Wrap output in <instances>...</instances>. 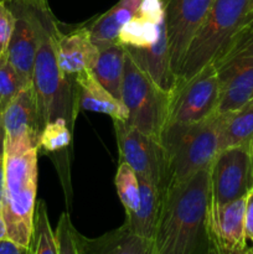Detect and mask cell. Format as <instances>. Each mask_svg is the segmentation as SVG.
Segmentation results:
<instances>
[{
  "instance_id": "6da1fadb",
  "label": "cell",
  "mask_w": 253,
  "mask_h": 254,
  "mask_svg": "<svg viewBox=\"0 0 253 254\" xmlns=\"http://www.w3.org/2000/svg\"><path fill=\"white\" fill-rule=\"evenodd\" d=\"M210 168L164 191L153 254H211Z\"/></svg>"
},
{
  "instance_id": "7a4b0ae2",
  "label": "cell",
  "mask_w": 253,
  "mask_h": 254,
  "mask_svg": "<svg viewBox=\"0 0 253 254\" xmlns=\"http://www.w3.org/2000/svg\"><path fill=\"white\" fill-rule=\"evenodd\" d=\"M59 31L50 11L40 14V42L32 73V88L36 97L41 126L64 119L73 129L78 107L76 84L60 68L56 55V34Z\"/></svg>"
},
{
  "instance_id": "3957f363",
  "label": "cell",
  "mask_w": 253,
  "mask_h": 254,
  "mask_svg": "<svg viewBox=\"0 0 253 254\" xmlns=\"http://www.w3.org/2000/svg\"><path fill=\"white\" fill-rule=\"evenodd\" d=\"M252 25L253 0H215L189 45L176 83L192 78L213 64Z\"/></svg>"
},
{
  "instance_id": "277c9868",
  "label": "cell",
  "mask_w": 253,
  "mask_h": 254,
  "mask_svg": "<svg viewBox=\"0 0 253 254\" xmlns=\"http://www.w3.org/2000/svg\"><path fill=\"white\" fill-rule=\"evenodd\" d=\"M37 150L34 144L5 149V185L1 212L7 238L30 247L37 190Z\"/></svg>"
},
{
  "instance_id": "5b68a950",
  "label": "cell",
  "mask_w": 253,
  "mask_h": 254,
  "mask_svg": "<svg viewBox=\"0 0 253 254\" xmlns=\"http://www.w3.org/2000/svg\"><path fill=\"white\" fill-rule=\"evenodd\" d=\"M223 118L225 114L217 113L200 123L164 129L161 144L166 156L168 186L184 183L200 170L210 168L220 153Z\"/></svg>"
},
{
  "instance_id": "8992f818",
  "label": "cell",
  "mask_w": 253,
  "mask_h": 254,
  "mask_svg": "<svg viewBox=\"0 0 253 254\" xmlns=\"http://www.w3.org/2000/svg\"><path fill=\"white\" fill-rule=\"evenodd\" d=\"M171 94L135 64L126 52L122 102L128 112L126 123L161 143L168 122Z\"/></svg>"
},
{
  "instance_id": "52a82bcc",
  "label": "cell",
  "mask_w": 253,
  "mask_h": 254,
  "mask_svg": "<svg viewBox=\"0 0 253 254\" xmlns=\"http://www.w3.org/2000/svg\"><path fill=\"white\" fill-rule=\"evenodd\" d=\"M212 64L220 81L218 114L237 111L253 99V25Z\"/></svg>"
},
{
  "instance_id": "ba28073f",
  "label": "cell",
  "mask_w": 253,
  "mask_h": 254,
  "mask_svg": "<svg viewBox=\"0 0 253 254\" xmlns=\"http://www.w3.org/2000/svg\"><path fill=\"white\" fill-rule=\"evenodd\" d=\"M220 81L212 64L192 78L176 83L171 92L166 127L200 123L217 114Z\"/></svg>"
},
{
  "instance_id": "9c48e42d",
  "label": "cell",
  "mask_w": 253,
  "mask_h": 254,
  "mask_svg": "<svg viewBox=\"0 0 253 254\" xmlns=\"http://www.w3.org/2000/svg\"><path fill=\"white\" fill-rule=\"evenodd\" d=\"M114 129L119 161L128 164L139 179L153 181L165 191L168 188V170L163 144L126 122L114 121Z\"/></svg>"
},
{
  "instance_id": "30bf717a",
  "label": "cell",
  "mask_w": 253,
  "mask_h": 254,
  "mask_svg": "<svg viewBox=\"0 0 253 254\" xmlns=\"http://www.w3.org/2000/svg\"><path fill=\"white\" fill-rule=\"evenodd\" d=\"M211 203L223 205L246 197L253 188L251 146L221 150L210 166Z\"/></svg>"
},
{
  "instance_id": "8fae6325",
  "label": "cell",
  "mask_w": 253,
  "mask_h": 254,
  "mask_svg": "<svg viewBox=\"0 0 253 254\" xmlns=\"http://www.w3.org/2000/svg\"><path fill=\"white\" fill-rule=\"evenodd\" d=\"M215 0H165V21L175 76L183 64L191 40L205 21Z\"/></svg>"
},
{
  "instance_id": "7c38bea8",
  "label": "cell",
  "mask_w": 253,
  "mask_h": 254,
  "mask_svg": "<svg viewBox=\"0 0 253 254\" xmlns=\"http://www.w3.org/2000/svg\"><path fill=\"white\" fill-rule=\"evenodd\" d=\"M9 6L15 15V26L6 50V57L25 83L30 84L39 50L41 11L21 5Z\"/></svg>"
},
{
  "instance_id": "4fadbf2b",
  "label": "cell",
  "mask_w": 253,
  "mask_h": 254,
  "mask_svg": "<svg viewBox=\"0 0 253 254\" xmlns=\"http://www.w3.org/2000/svg\"><path fill=\"white\" fill-rule=\"evenodd\" d=\"M5 145L31 141L39 148L42 126L32 84L24 87L6 107L2 116Z\"/></svg>"
},
{
  "instance_id": "5bb4252c",
  "label": "cell",
  "mask_w": 253,
  "mask_h": 254,
  "mask_svg": "<svg viewBox=\"0 0 253 254\" xmlns=\"http://www.w3.org/2000/svg\"><path fill=\"white\" fill-rule=\"evenodd\" d=\"M246 197L212 205L210 208V236L216 254H228L247 247L245 233Z\"/></svg>"
},
{
  "instance_id": "9a60e30c",
  "label": "cell",
  "mask_w": 253,
  "mask_h": 254,
  "mask_svg": "<svg viewBox=\"0 0 253 254\" xmlns=\"http://www.w3.org/2000/svg\"><path fill=\"white\" fill-rule=\"evenodd\" d=\"M56 55L60 68L64 74L76 76L96 64L99 49L93 44L88 26H79L68 34H56Z\"/></svg>"
},
{
  "instance_id": "2e32d148",
  "label": "cell",
  "mask_w": 253,
  "mask_h": 254,
  "mask_svg": "<svg viewBox=\"0 0 253 254\" xmlns=\"http://www.w3.org/2000/svg\"><path fill=\"white\" fill-rule=\"evenodd\" d=\"M77 107L82 111L107 114L114 121L126 122L128 112L123 102L107 91L92 69H84L74 76Z\"/></svg>"
},
{
  "instance_id": "e0dca14e",
  "label": "cell",
  "mask_w": 253,
  "mask_h": 254,
  "mask_svg": "<svg viewBox=\"0 0 253 254\" xmlns=\"http://www.w3.org/2000/svg\"><path fill=\"white\" fill-rule=\"evenodd\" d=\"M81 254H153V241L131 231L126 223L97 238H87L78 232Z\"/></svg>"
},
{
  "instance_id": "ac0fdd59",
  "label": "cell",
  "mask_w": 253,
  "mask_h": 254,
  "mask_svg": "<svg viewBox=\"0 0 253 254\" xmlns=\"http://www.w3.org/2000/svg\"><path fill=\"white\" fill-rule=\"evenodd\" d=\"M140 1L141 0H119L112 9L97 17L89 25L92 41L99 50L119 44L122 27L134 16Z\"/></svg>"
},
{
  "instance_id": "d6986e66",
  "label": "cell",
  "mask_w": 253,
  "mask_h": 254,
  "mask_svg": "<svg viewBox=\"0 0 253 254\" xmlns=\"http://www.w3.org/2000/svg\"><path fill=\"white\" fill-rule=\"evenodd\" d=\"M140 205L130 217H126V225L136 235L153 241L163 203L164 190L153 181L139 179Z\"/></svg>"
},
{
  "instance_id": "ffe728a7",
  "label": "cell",
  "mask_w": 253,
  "mask_h": 254,
  "mask_svg": "<svg viewBox=\"0 0 253 254\" xmlns=\"http://www.w3.org/2000/svg\"><path fill=\"white\" fill-rule=\"evenodd\" d=\"M126 55V49L121 44L104 47L99 50L98 59L92 68V72L99 83L119 101H122Z\"/></svg>"
},
{
  "instance_id": "44dd1931",
  "label": "cell",
  "mask_w": 253,
  "mask_h": 254,
  "mask_svg": "<svg viewBox=\"0 0 253 254\" xmlns=\"http://www.w3.org/2000/svg\"><path fill=\"white\" fill-rule=\"evenodd\" d=\"M253 99L231 113H225L220 138V151L233 146H252Z\"/></svg>"
},
{
  "instance_id": "7402d4cb",
  "label": "cell",
  "mask_w": 253,
  "mask_h": 254,
  "mask_svg": "<svg viewBox=\"0 0 253 254\" xmlns=\"http://www.w3.org/2000/svg\"><path fill=\"white\" fill-rule=\"evenodd\" d=\"M114 184L126 217H130L138 211L140 205V184L138 175L128 164L119 161Z\"/></svg>"
},
{
  "instance_id": "603a6c76",
  "label": "cell",
  "mask_w": 253,
  "mask_h": 254,
  "mask_svg": "<svg viewBox=\"0 0 253 254\" xmlns=\"http://www.w3.org/2000/svg\"><path fill=\"white\" fill-rule=\"evenodd\" d=\"M30 247L32 254H60L56 235L50 225L47 207L44 201H39L36 203L34 233Z\"/></svg>"
},
{
  "instance_id": "cb8c5ba5",
  "label": "cell",
  "mask_w": 253,
  "mask_h": 254,
  "mask_svg": "<svg viewBox=\"0 0 253 254\" xmlns=\"http://www.w3.org/2000/svg\"><path fill=\"white\" fill-rule=\"evenodd\" d=\"M26 86L29 84L25 83L24 79L15 71L7 60L6 54L0 57V122L2 121L4 112L10 102Z\"/></svg>"
},
{
  "instance_id": "d4e9b609",
  "label": "cell",
  "mask_w": 253,
  "mask_h": 254,
  "mask_svg": "<svg viewBox=\"0 0 253 254\" xmlns=\"http://www.w3.org/2000/svg\"><path fill=\"white\" fill-rule=\"evenodd\" d=\"M72 140V129L64 119L49 122L42 128L39 139V148L50 153L63 150Z\"/></svg>"
},
{
  "instance_id": "484cf974",
  "label": "cell",
  "mask_w": 253,
  "mask_h": 254,
  "mask_svg": "<svg viewBox=\"0 0 253 254\" xmlns=\"http://www.w3.org/2000/svg\"><path fill=\"white\" fill-rule=\"evenodd\" d=\"M60 254H81L78 246V231L73 227L68 213L63 212L55 230Z\"/></svg>"
},
{
  "instance_id": "4316f807",
  "label": "cell",
  "mask_w": 253,
  "mask_h": 254,
  "mask_svg": "<svg viewBox=\"0 0 253 254\" xmlns=\"http://www.w3.org/2000/svg\"><path fill=\"white\" fill-rule=\"evenodd\" d=\"M15 26V15L4 1H0V57L6 54Z\"/></svg>"
},
{
  "instance_id": "83f0119b",
  "label": "cell",
  "mask_w": 253,
  "mask_h": 254,
  "mask_svg": "<svg viewBox=\"0 0 253 254\" xmlns=\"http://www.w3.org/2000/svg\"><path fill=\"white\" fill-rule=\"evenodd\" d=\"M245 233L247 241H251L253 247V188L246 195Z\"/></svg>"
},
{
  "instance_id": "f1b7e54d",
  "label": "cell",
  "mask_w": 253,
  "mask_h": 254,
  "mask_svg": "<svg viewBox=\"0 0 253 254\" xmlns=\"http://www.w3.org/2000/svg\"><path fill=\"white\" fill-rule=\"evenodd\" d=\"M0 254H32L31 247H25L9 238L0 240Z\"/></svg>"
},
{
  "instance_id": "f546056e",
  "label": "cell",
  "mask_w": 253,
  "mask_h": 254,
  "mask_svg": "<svg viewBox=\"0 0 253 254\" xmlns=\"http://www.w3.org/2000/svg\"><path fill=\"white\" fill-rule=\"evenodd\" d=\"M9 5H21V6L32 7L40 11H50L47 0H0Z\"/></svg>"
},
{
  "instance_id": "4dcf8cb0",
  "label": "cell",
  "mask_w": 253,
  "mask_h": 254,
  "mask_svg": "<svg viewBox=\"0 0 253 254\" xmlns=\"http://www.w3.org/2000/svg\"><path fill=\"white\" fill-rule=\"evenodd\" d=\"M4 185H5V163H4V156H0V208H1L2 196H4Z\"/></svg>"
},
{
  "instance_id": "1f68e13d",
  "label": "cell",
  "mask_w": 253,
  "mask_h": 254,
  "mask_svg": "<svg viewBox=\"0 0 253 254\" xmlns=\"http://www.w3.org/2000/svg\"><path fill=\"white\" fill-rule=\"evenodd\" d=\"M7 238V231H6V225H5L4 216H2L1 208H0V240H4Z\"/></svg>"
},
{
  "instance_id": "d6a6232c",
  "label": "cell",
  "mask_w": 253,
  "mask_h": 254,
  "mask_svg": "<svg viewBox=\"0 0 253 254\" xmlns=\"http://www.w3.org/2000/svg\"><path fill=\"white\" fill-rule=\"evenodd\" d=\"M228 254H253V252L251 248L245 247V248H241V250L233 251V252H230Z\"/></svg>"
},
{
  "instance_id": "836d02e7",
  "label": "cell",
  "mask_w": 253,
  "mask_h": 254,
  "mask_svg": "<svg viewBox=\"0 0 253 254\" xmlns=\"http://www.w3.org/2000/svg\"><path fill=\"white\" fill-rule=\"evenodd\" d=\"M251 151H252V164H253V144L252 146H251Z\"/></svg>"
},
{
  "instance_id": "e575fe53",
  "label": "cell",
  "mask_w": 253,
  "mask_h": 254,
  "mask_svg": "<svg viewBox=\"0 0 253 254\" xmlns=\"http://www.w3.org/2000/svg\"><path fill=\"white\" fill-rule=\"evenodd\" d=\"M211 254H216L215 252H213V251H212V252H211Z\"/></svg>"
},
{
  "instance_id": "d590c367",
  "label": "cell",
  "mask_w": 253,
  "mask_h": 254,
  "mask_svg": "<svg viewBox=\"0 0 253 254\" xmlns=\"http://www.w3.org/2000/svg\"><path fill=\"white\" fill-rule=\"evenodd\" d=\"M251 250H252V252H253V247H251Z\"/></svg>"
}]
</instances>
